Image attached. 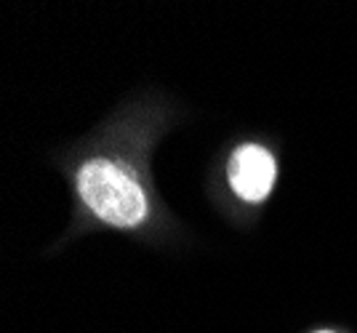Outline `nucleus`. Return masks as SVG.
I'll list each match as a JSON object with an SVG mask.
<instances>
[{
  "label": "nucleus",
  "instance_id": "3",
  "mask_svg": "<svg viewBox=\"0 0 357 333\" xmlns=\"http://www.w3.org/2000/svg\"><path fill=\"white\" fill-rule=\"evenodd\" d=\"M317 333H333V331H317Z\"/></svg>",
  "mask_w": 357,
  "mask_h": 333
},
{
  "label": "nucleus",
  "instance_id": "1",
  "mask_svg": "<svg viewBox=\"0 0 357 333\" xmlns=\"http://www.w3.org/2000/svg\"><path fill=\"white\" fill-rule=\"evenodd\" d=\"M77 192L91 211L112 227H139L149 213L142 184L107 157H93L77 171Z\"/></svg>",
  "mask_w": 357,
  "mask_h": 333
},
{
  "label": "nucleus",
  "instance_id": "2",
  "mask_svg": "<svg viewBox=\"0 0 357 333\" xmlns=\"http://www.w3.org/2000/svg\"><path fill=\"white\" fill-rule=\"evenodd\" d=\"M275 157L259 144H243L229 157V184L248 203L264 200L275 187Z\"/></svg>",
  "mask_w": 357,
  "mask_h": 333
}]
</instances>
